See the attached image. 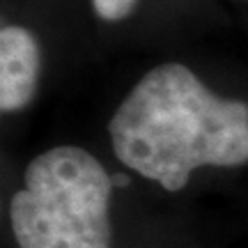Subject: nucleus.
<instances>
[{"mask_svg": "<svg viewBox=\"0 0 248 248\" xmlns=\"http://www.w3.org/2000/svg\"><path fill=\"white\" fill-rule=\"evenodd\" d=\"M110 191V175L83 147L42 152L9 204L18 248H113Z\"/></svg>", "mask_w": 248, "mask_h": 248, "instance_id": "obj_2", "label": "nucleus"}, {"mask_svg": "<svg viewBox=\"0 0 248 248\" xmlns=\"http://www.w3.org/2000/svg\"><path fill=\"white\" fill-rule=\"evenodd\" d=\"M94 12L104 21H122L133 12L138 0H92Z\"/></svg>", "mask_w": 248, "mask_h": 248, "instance_id": "obj_4", "label": "nucleus"}, {"mask_svg": "<svg viewBox=\"0 0 248 248\" xmlns=\"http://www.w3.org/2000/svg\"><path fill=\"white\" fill-rule=\"evenodd\" d=\"M42 51L35 35L21 26H5L0 32V108L16 113L37 92Z\"/></svg>", "mask_w": 248, "mask_h": 248, "instance_id": "obj_3", "label": "nucleus"}, {"mask_svg": "<svg viewBox=\"0 0 248 248\" xmlns=\"http://www.w3.org/2000/svg\"><path fill=\"white\" fill-rule=\"evenodd\" d=\"M108 131L126 168L172 193L200 168L248 163V104L214 94L177 62L147 71L120 104Z\"/></svg>", "mask_w": 248, "mask_h": 248, "instance_id": "obj_1", "label": "nucleus"}]
</instances>
